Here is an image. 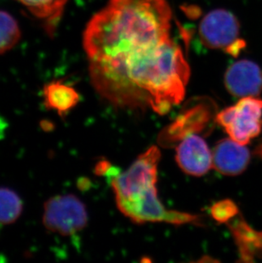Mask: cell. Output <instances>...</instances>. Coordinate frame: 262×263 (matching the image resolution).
<instances>
[{
    "mask_svg": "<svg viewBox=\"0 0 262 263\" xmlns=\"http://www.w3.org/2000/svg\"><path fill=\"white\" fill-rule=\"evenodd\" d=\"M228 224L235 239L240 256L245 261H251L259 254L262 255V233L251 229L245 221L237 220Z\"/></svg>",
    "mask_w": 262,
    "mask_h": 263,
    "instance_id": "obj_11",
    "label": "cell"
},
{
    "mask_svg": "<svg viewBox=\"0 0 262 263\" xmlns=\"http://www.w3.org/2000/svg\"><path fill=\"white\" fill-rule=\"evenodd\" d=\"M21 40V29L12 15L0 10V55L15 47Z\"/></svg>",
    "mask_w": 262,
    "mask_h": 263,
    "instance_id": "obj_13",
    "label": "cell"
},
{
    "mask_svg": "<svg viewBox=\"0 0 262 263\" xmlns=\"http://www.w3.org/2000/svg\"><path fill=\"white\" fill-rule=\"evenodd\" d=\"M224 83L234 97H258L262 91V70L252 61L239 60L228 67Z\"/></svg>",
    "mask_w": 262,
    "mask_h": 263,
    "instance_id": "obj_7",
    "label": "cell"
},
{
    "mask_svg": "<svg viewBox=\"0 0 262 263\" xmlns=\"http://www.w3.org/2000/svg\"><path fill=\"white\" fill-rule=\"evenodd\" d=\"M43 223L45 229L62 236H72L87 226L86 206L73 194L57 195L45 202Z\"/></svg>",
    "mask_w": 262,
    "mask_h": 263,
    "instance_id": "obj_5",
    "label": "cell"
},
{
    "mask_svg": "<svg viewBox=\"0 0 262 263\" xmlns=\"http://www.w3.org/2000/svg\"><path fill=\"white\" fill-rule=\"evenodd\" d=\"M23 200L11 189L0 187V224L13 223L23 213Z\"/></svg>",
    "mask_w": 262,
    "mask_h": 263,
    "instance_id": "obj_12",
    "label": "cell"
},
{
    "mask_svg": "<svg viewBox=\"0 0 262 263\" xmlns=\"http://www.w3.org/2000/svg\"><path fill=\"white\" fill-rule=\"evenodd\" d=\"M215 121L230 138L241 144H249L261 132L262 100L257 97L241 98L236 104L220 111Z\"/></svg>",
    "mask_w": 262,
    "mask_h": 263,
    "instance_id": "obj_3",
    "label": "cell"
},
{
    "mask_svg": "<svg viewBox=\"0 0 262 263\" xmlns=\"http://www.w3.org/2000/svg\"><path fill=\"white\" fill-rule=\"evenodd\" d=\"M166 0H110L84 33L92 85L115 107L165 115L184 99L190 67L171 37Z\"/></svg>",
    "mask_w": 262,
    "mask_h": 263,
    "instance_id": "obj_1",
    "label": "cell"
},
{
    "mask_svg": "<svg viewBox=\"0 0 262 263\" xmlns=\"http://www.w3.org/2000/svg\"><path fill=\"white\" fill-rule=\"evenodd\" d=\"M198 32L206 47L224 50L233 57L239 55L246 46L239 37V22L229 10H211L201 21Z\"/></svg>",
    "mask_w": 262,
    "mask_h": 263,
    "instance_id": "obj_4",
    "label": "cell"
},
{
    "mask_svg": "<svg viewBox=\"0 0 262 263\" xmlns=\"http://www.w3.org/2000/svg\"><path fill=\"white\" fill-rule=\"evenodd\" d=\"M238 212V207L231 199H223L216 202L210 208L211 216L219 223H229Z\"/></svg>",
    "mask_w": 262,
    "mask_h": 263,
    "instance_id": "obj_14",
    "label": "cell"
},
{
    "mask_svg": "<svg viewBox=\"0 0 262 263\" xmlns=\"http://www.w3.org/2000/svg\"><path fill=\"white\" fill-rule=\"evenodd\" d=\"M42 22L49 35L54 34L67 0H17Z\"/></svg>",
    "mask_w": 262,
    "mask_h": 263,
    "instance_id": "obj_10",
    "label": "cell"
},
{
    "mask_svg": "<svg viewBox=\"0 0 262 263\" xmlns=\"http://www.w3.org/2000/svg\"><path fill=\"white\" fill-rule=\"evenodd\" d=\"M161 153L153 146L141 154L125 172L109 177L117 206L137 224L164 222L173 225H201L197 215L165 208L158 199L156 183Z\"/></svg>",
    "mask_w": 262,
    "mask_h": 263,
    "instance_id": "obj_2",
    "label": "cell"
},
{
    "mask_svg": "<svg viewBox=\"0 0 262 263\" xmlns=\"http://www.w3.org/2000/svg\"><path fill=\"white\" fill-rule=\"evenodd\" d=\"M212 154L213 167L224 176L242 174L250 164V152L246 145L230 137L218 142Z\"/></svg>",
    "mask_w": 262,
    "mask_h": 263,
    "instance_id": "obj_8",
    "label": "cell"
},
{
    "mask_svg": "<svg viewBox=\"0 0 262 263\" xmlns=\"http://www.w3.org/2000/svg\"><path fill=\"white\" fill-rule=\"evenodd\" d=\"M44 104L49 110L57 112L61 117L69 114L79 102V93L62 81H52L45 85L43 90Z\"/></svg>",
    "mask_w": 262,
    "mask_h": 263,
    "instance_id": "obj_9",
    "label": "cell"
},
{
    "mask_svg": "<svg viewBox=\"0 0 262 263\" xmlns=\"http://www.w3.org/2000/svg\"><path fill=\"white\" fill-rule=\"evenodd\" d=\"M176 163L185 174L202 176L213 167V154L205 141L195 133L186 135L176 147Z\"/></svg>",
    "mask_w": 262,
    "mask_h": 263,
    "instance_id": "obj_6",
    "label": "cell"
}]
</instances>
